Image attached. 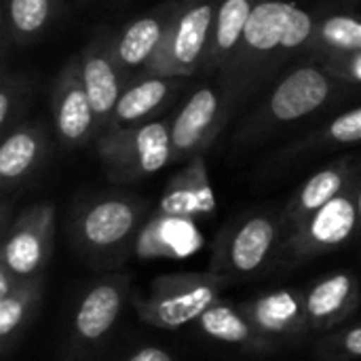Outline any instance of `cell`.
Instances as JSON below:
<instances>
[{
  "label": "cell",
  "mask_w": 361,
  "mask_h": 361,
  "mask_svg": "<svg viewBox=\"0 0 361 361\" xmlns=\"http://www.w3.org/2000/svg\"><path fill=\"white\" fill-rule=\"evenodd\" d=\"M313 17L294 2L262 0L256 2L243 40L231 57L228 76L247 78L260 63L271 61L275 55H286L307 47L313 38Z\"/></svg>",
  "instance_id": "1"
},
{
  "label": "cell",
  "mask_w": 361,
  "mask_h": 361,
  "mask_svg": "<svg viewBox=\"0 0 361 361\" xmlns=\"http://www.w3.org/2000/svg\"><path fill=\"white\" fill-rule=\"evenodd\" d=\"M146 209V201L123 195L87 201L72 218L74 247L85 258L97 262L125 258L142 228Z\"/></svg>",
  "instance_id": "2"
},
{
  "label": "cell",
  "mask_w": 361,
  "mask_h": 361,
  "mask_svg": "<svg viewBox=\"0 0 361 361\" xmlns=\"http://www.w3.org/2000/svg\"><path fill=\"white\" fill-rule=\"evenodd\" d=\"M231 283V279L212 271L163 275L152 281L148 296L131 302L144 324L159 330H178L195 324Z\"/></svg>",
  "instance_id": "3"
},
{
  "label": "cell",
  "mask_w": 361,
  "mask_h": 361,
  "mask_svg": "<svg viewBox=\"0 0 361 361\" xmlns=\"http://www.w3.org/2000/svg\"><path fill=\"white\" fill-rule=\"evenodd\" d=\"M131 279L127 273H108L97 277L78 298L61 361H89L95 357L129 300Z\"/></svg>",
  "instance_id": "4"
},
{
  "label": "cell",
  "mask_w": 361,
  "mask_h": 361,
  "mask_svg": "<svg viewBox=\"0 0 361 361\" xmlns=\"http://www.w3.org/2000/svg\"><path fill=\"white\" fill-rule=\"evenodd\" d=\"M283 243L281 212L247 214L216 241L209 271L231 281L260 275Z\"/></svg>",
  "instance_id": "5"
},
{
  "label": "cell",
  "mask_w": 361,
  "mask_h": 361,
  "mask_svg": "<svg viewBox=\"0 0 361 361\" xmlns=\"http://www.w3.org/2000/svg\"><path fill=\"white\" fill-rule=\"evenodd\" d=\"M97 154L112 182L129 184L159 173L173 161L171 131L163 121L118 127L102 133Z\"/></svg>",
  "instance_id": "6"
},
{
  "label": "cell",
  "mask_w": 361,
  "mask_h": 361,
  "mask_svg": "<svg viewBox=\"0 0 361 361\" xmlns=\"http://www.w3.org/2000/svg\"><path fill=\"white\" fill-rule=\"evenodd\" d=\"M218 4L216 0H186L173 4L165 36L144 70L150 76L182 78L203 68Z\"/></svg>",
  "instance_id": "7"
},
{
  "label": "cell",
  "mask_w": 361,
  "mask_h": 361,
  "mask_svg": "<svg viewBox=\"0 0 361 361\" xmlns=\"http://www.w3.org/2000/svg\"><path fill=\"white\" fill-rule=\"evenodd\" d=\"M360 182L361 171L345 186L341 195H336L328 205H324L317 214H313L305 224H300L283 239L281 252L286 260L302 262L324 256L360 235Z\"/></svg>",
  "instance_id": "8"
},
{
  "label": "cell",
  "mask_w": 361,
  "mask_h": 361,
  "mask_svg": "<svg viewBox=\"0 0 361 361\" xmlns=\"http://www.w3.org/2000/svg\"><path fill=\"white\" fill-rule=\"evenodd\" d=\"M53 241L55 207L51 203L30 205L2 228L0 267L19 279L44 275L53 256Z\"/></svg>",
  "instance_id": "9"
},
{
  "label": "cell",
  "mask_w": 361,
  "mask_h": 361,
  "mask_svg": "<svg viewBox=\"0 0 361 361\" xmlns=\"http://www.w3.org/2000/svg\"><path fill=\"white\" fill-rule=\"evenodd\" d=\"M247 319L275 345L300 341L311 332L305 292L296 288L273 290L239 305Z\"/></svg>",
  "instance_id": "10"
},
{
  "label": "cell",
  "mask_w": 361,
  "mask_h": 361,
  "mask_svg": "<svg viewBox=\"0 0 361 361\" xmlns=\"http://www.w3.org/2000/svg\"><path fill=\"white\" fill-rule=\"evenodd\" d=\"M332 89V80L324 70L315 66L296 68L271 93L264 108V123L283 125L300 121L326 106Z\"/></svg>",
  "instance_id": "11"
},
{
  "label": "cell",
  "mask_w": 361,
  "mask_h": 361,
  "mask_svg": "<svg viewBox=\"0 0 361 361\" xmlns=\"http://www.w3.org/2000/svg\"><path fill=\"white\" fill-rule=\"evenodd\" d=\"M222 106V93L212 87H203L188 97V102L169 125L173 161H190L192 157L203 152L214 133L220 129Z\"/></svg>",
  "instance_id": "12"
},
{
  "label": "cell",
  "mask_w": 361,
  "mask_h": 361,
  "mask_svg": "<svg viewBox=\"0 0 361 361\" xmlns=\"http://www.w3.org/2000/svg\"><path fill=\"white\" fill-rule=\"evenodd\" d=\"M305 302L311 332H334V328L343 326L360 309V279L351 271H338L319 277L305 292Z\"/></svg>",
  "instance_id": "13"
},
{
  "label": "cell",
  "mask_w": 361,
  "mask_h": 361,
  "mask_svg": "<svg viewBox=\"0 0 361 361\" xmlns=\"http://www.w3.org/2000/svg\"><path fill=\"white\" fill-rule=\"evenodd\" d=\"M53 116L59 140L66 146L82 144L95 129V114L80 76L78 59L68 63L53 89Z\"/></svg>",
  "instance_id": "14"
},
{
  "label": "cell",
  "mask_w": 361,
  "mask_h": 361,
  "mask_svg": "<svg viewBox=\"0 0 361 361\" xmlns=\"http://www.w3.org/2000/svg\"><path fill=\"white\" fill-rule=\"evenodd\" d=\"M360 165L353 159H341L315 176H311L288 201L281 212L283 222V239L294 233L300 224H305L313 214H317L324 205H328L336 195L345 190V186L360 173Z\"/></svg>",
  "instance_id": "15"
},
{
  "label": "cell",
  "mask_w": 361,
  "mask_h": 361,
  "mask_svg": "<svg viewBox=\"0 0 361 361\" xmlns=\"http://www.w3.org/2000/svg\"><path fill=\"white\" fill-rule=\"evenodd\" d=\"M80 76L95 114V129H108L114 108L123 95V78L108 40H95L78 59Z\"/></svg>",
  "instance_id": "16"
},
{
  "label": "cell",
  "mask_w": 361,
  "mask_h": 361,
  "mask_svg": "<svg viewBox=\"0 0 361 361\" xmlns=\"http://www.w3.org/2000/svg\"><path fill=\"white\" fill-rule=\"evenodd\" d=\"M214 212L216 199L205 171V159L203 154H197L188 161V167L167 184L157 216L190 220L212 216Z\"/></svg>",
  "instance_id": "17"
},
{
  "label": "cell",
  "mask_w": 361,
  "mask_h": 361,
  "mask_svg": "<svg viewBox=\"0 0 361 361\" xmlns=\"http://www.w3.org/2000/svg\"><path fill=\"white\" fill-rule=\"evenodd\" d=\"M195 328L199 334L216 343L235 345L252 353H269L277 347L273 341H269L264 334L256 330V326L247 319L239 305H228L222 300L212 305L195 322Z\"/></svg>",
  "instance_id": "18"
},
{
  "label": "cell",
  "mask_w": 361,
  "mask_h": 361,
  "mask_svg": "<svg viewBox=\"0 0 361 361\" xmlns=\"http://www.w3.org/2000/svg\"><path fill=\"white\" fill-rule=\"evenodd\" d=\"M44 290V275L19 279L17 286L0 296V353L6 357L21 343L34 324Z\"/></svg>",
  "instance_id": "19"
},
{
  "label": "cell",
  "mask_w": 361,
  "mask_h": 361,
  "mask_svg": "<svg viewBox=\"0 0 361 361\" xmlns=\"http://www.w3.org/2000/svg\"><path fill=\"white\" fill-rule=\"evenodd\" d=\"M47 148L44 131L36 125H21L8 131L0 144V182L4 190L19 188L40 165Z\"/></svg>",
  "instance_id": "20"
},
{
  "label": "cell",
  "mask_w": 361,
  "mask_h": 361,
  "mask_svg": "<svg viewBox=\"0 0 361 361\" xmlns=\"http://www.w3.org/2000/svg\"><path fill=\"white\" fill-rule=\"evenodd\" d=\"M171 11L173 6H169L167 13L144 15L125 27V32L112 47V55L118 68L135 70L148 66V61L152 59L165 36L167 23L171 19Z\"/></svg>",
  "instance_id": "21"
},
{
  "label": "cell",
  "mask_w": 361,
  "mask_h": 361,
  "mask_svg": "<svg viewBox=\"0 0 361 361\" xmlns=\"http://www.w3.org/2000/svg\"><path fill=\"white\" fill-rule=\"evenodd\" d=\"M254 6V0H222L218 4L203 68H218L231 61L243 40Z\"/></svg>",
  "instance_id": "22"
},
{
  "label": "cell",
  "mask_w": 361,
  "mask_h": 361,
  "mask_svg": "<svg viewBox=\"0 0 361 361\" xmlns=\"http://www.w3.org/2000/svg\"><path fill=\"white\" fill-rule=\"evenodd\" d=\"M173 85H176V78L148 76V78L135 82L133 87L125 89L106 131L118 129L125 125H140L146 116H150L157 108H161L165 104Z\"/></svg>",
  "instance_id": "23"
},
{
  "label": "cell",
  "mask_w": 361,
  "mask_h": 361,
  "mask_svg": "<svg viewBox=\"0 0 361 361\" xmlns=\"http://www.w3.org/2000/svg\"><path fill=\"white\" fill-rule=\"evenodd\" d=\"M59 0H6L4 30L13 42L36 40L53 21Z\"/></svg>",
  "instance_id": "24"
},
{
  "label": "cell",
  "mask_w": 361,
  "mask_h": 361,
  "mask_svg": "<svg viewBox=\"0 0 361 361\" xmlns=\"http://www.w3.org/2000/svg\"><path fill=\"white\" fill-rule=\"evenodd\" d=\"M313 51L326 55V59L343 57L361 51V19L353 15H330L315 23L313 38L309 42Z\"/></svg>",
  "instance_id": "25"
},
{
  "label": "cell",
  "mask_w": 361,
  "mask_h": 361,
  "mask_svg": "<svg viewBox=\"0 0 361 361\" xmlns=\"http://www.w3.org/2000/svg\"><path fill=\"white\" fill-rule=\"evenodd\" d=\"M315 351L326 361H353L361 360V324L328 332L317 341Z\"/></svg>",
  "instance_id": "26"
},
{
  "label": "cell",
  "mask_w": 361,
  "mask_h": 361,
  "mask_svg": "<svg viewBox=\"0 0 361 361\" xmlns=\"http://www.w3.org/2000/svg\"><path fill=\"white\" fill-rule=\"evenodd\" d=\"M27 97H30L27 82L21 76H8V74H4L2 89H0V129H2L4 135L8 131V125L25 108Z\"/></svg>",
  "instance_id": "27"
},
{
  "label": "cell",
  "mask_w": 361,
  "mask_h": 361,
  "mask_svg": "<svg viewBox=\"0 0 361 361\" xmlns=\"http://www.w3.org/2000/svg\"><path fill=\"white\" fill-rule=\"evenodd\" d=\"M330 144H355L361 142V108H353L334 118L322 135Z\"/></svg>",
  "instance_id": "28"
},
{
  "label": "cell",
  "mask_w": 361,
  "mask_h": 361,
  "mask_svg": "<svg viewBox=\"0 0 361 361\" xmlns=\"http://www.w3.org/2000/svg\"><path fill=\"white\" fill-rule=\"evenodd\" d=\"M328 70L345 80H355L361 82V51L343 55V57H332L328 59Z\"/></svg>",
  "instance_id": "29"
},
{
  "label": "cell",
  "mask_w": 361,
  "mask_h": 361,
  "mask_svg": "<svg viewBox=\"0 0 361 361\" xmlns=\"http://www.w3.org/2000/svg\"><path fill=\"white\" fill-rule=\"evenodd\" d=\"M125 361H176L173 355L161 347H154V345H148V347H142L137 351H133Z\"/></svg>",
  "instance_id": "30"
},
{
  "label": "cell",
  "mask_w": 361,
  "mask_h": 361,
  "mask_svg": "<svg viewBox=\"0 0 361 361\" xmlns=\"http://www.w3.org/2000/svg\"><path fill=\"white\" fill-rule=\"evenodd\" d=\"M357 207H360V237H361V182H360V197H357Z\"/></svg>",
  "instance_id": "31"
}]
</instances>
